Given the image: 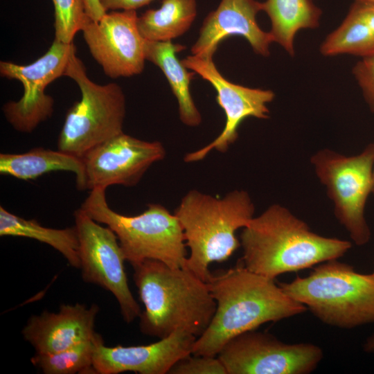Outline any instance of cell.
I'll list each match as a JSON object with an SVG mask.
<instances>
[{
  "label": "cell",
  "mask_w": 374,
  "mask_h": 374,
  "mask_svg": "<svg viewBox=\"0 0 374 374\" xmlns=\"http://www.w3.org/2000/svg\"><path fill=\"white\" fill-rule=\"evenodd\" d=\"M206 283L217 307L209 326L195 341V355L215 357L233 337L308 310L274 279L249 270L241 261L235 267L211 273Z\"/></svg>",
  "instance_id": "1"
},
{
  "label": "cell",
  "mask_w": 374,
  "mask_h": 374,
  "mask_svg": "<svg viewBox=\"0 0 374 374\" xmlns=\"http://www.w3.org/2000/svg\"><path fill=\"white\" fill-rule=\"evenodd\" d=\"M240 246L243 250L240 261L247 269L275 279L285 273L338 259L352 244L313 232L287 208L274 204L243 228Z\"/></svg>",
  "instance_id": "2"
},
{
  "label": "cell",
  "mask_w": 374,
  "mask_h": 374,
  "mask_svg": "<svg viewBox=\"0 0 374 374\" xmlns=\"http://www.w3.org/2000/svg\"><path fill=\"white\" fill-rule=\"evenodd\" d=\"M133 279L144 310L141 332L163 339L177 330L197 338L209 326L217 303L206 282L186 267H171L156 260L132 265Z\"/></svg>",
  "instance_id": "3"
},
{
  "label": "cell",
  "mask_w": 374,
  "mask_h": 374,
  "mask_svg": "<svg viewBox=\"0 0 374 374\" xmlns=\"http://www.w3.org/2000/svg\"><path fill=\"white\" fill-rule=\"evenodd\" d=\"M249 194L235 190L217 198L197 190L188 191L175 211L190 254L186 267L204 282L212 262L226 260L240 246L236 231L254 217Z\"/></svg>",
  "instance_id": "4"
},
{
  "label": "cell",
  "mask_w": 374,
  "mask_h": 374,
  "mask_svg": "<svg viewBox=\"0 0 374 374\" xmlns=\"http://www.w3.org/2000/svg\"><path fill=\"white\" fill-rule=\"evenodd\" d=\"M278 285L327 325L350 329L374 323L373 273H359L334 259L316 265L305 277Z\"/></svg>",
  "instance_id": "5"
},
{
  "label": "cell",
  "mask_w": 374,
  "mask_h": 374,
  "mask_svg": "<svg viewBox=\"0 0 374 374\" xmlns=\"http://www.w3.org/2000/svg\"><path fill=\"white\" fill-rule=\"evenodd\" d=\"M105 190H91L80 208L115 233L126 261L132 266L150 259L171 267H186L185 236L175 213L159 204H150L139 215H125L109 207Z\"/></svg>",
  "instance_id": "6"
},
{
  "label": "cell",
  "mask_w": 374,
  "mask_h": 374,
  "mask_svg": "<svg viewBox=\"0 0 374 374\" xmlns=\"http://www.w3.org/2000/svg\"><path fill=\"white\" fill-rule=\"evenodd\" d=\"M64 75L76 82L81 99L66 114L57 150L82 157L93 147L123 132L125 96L116 83L99 84L90 80L75 52Z\"/></svg>",
  "instance_id": "7"
},
{
  "label": "cell",
  "mask_w": 374,
  "mask_h": 374,
  "mask_svg": "<svg viewBox=\"0 0 374 374\" xmlns=\"http://www.w3.org/2000/svg\"><path fill=\"white\" fill-rule=\"evenodd\" d=\"M310 163L334 206L338 222L357 246L367 244L371 232L365 207L372 193L374 142L359 154L346 156L329 148L317 151Z\"/></svg>",
  "instance_id": "8"
},
{
  "label": "cell",
  "mask_w": 374,
  "mask_h": 374,
  "mask_svg": "<svg viewBox=\"0 0 374 374\" xmlns=\"http://www.w3.org/2000/svg\"><path fill=\"white\" fill-rule=\"evenodd\" d=\"M74 220L83 280L111 292L118 303L124 321L132 323L142 311L128 285L124 267L126 260L116 235L81 208L75 211Z\"/></svg>",
  "instance_id": "9"
},
{
  "label": "cell",
  "mask_w": 374,
  "mask_h": 374,
  "mask_svg": "<svg viewBox=\"0 0 374 374\" xmlns=\"http://www.w3.org/2000/svg\"><path fill=\"white\" fill-rule=\"evenodd\" d=\"M323 357L315 344L285 343L256 330L233 337L217 354L227 374H309Z\"/></svg>",
  "instance_id": "10"
},
{
  "label": "cell",
  "mask_w": 374,
  "mask_h": 374,
  "mask_svg": "<svg viewBox=\"0 0 374 374\" xmlns=\"http://www.w3.org/2000/svg\"><path fill=\"white\" fill-rule=\"evenodd\" d=\"M75 52L73 43L66 44L55 39L48 50L28 65L0 62V74L19 81L24 87L18 101H10L3 106L7 121L20 132L30 133L53 112L54 100L45 93L53 81L65 75L70 58Z\"/></svg>",
  "instance_id": "11"
},
{
  "label": "cell",
  "mask_w": 374,
  "mask_h": 374,
  "mask_svg": "<svg viewBox=\"0 0 374 374\" xmlns=\"http://www.w3.org/2000/svg\"><path fill=\"white\" fill-rule=\"evenodd\" d=\"M213 56L190 55L181 60L188 69L209 82L217 92L216 100L226 116L225 125L221 133L210 143L188 153L187 163L204 159L212 150L225 152L238 137V127L248 117L267 119L269 110L267 104L275 98L269 89L250 88L233 83L226 79L217 69Z\"/></svg>",
  "instance_id": "12"
},
{
  "label": "cell",
  "mask_w": 374,
  "mask_h": 374,
  "mask_svg": "<svg viewBox=\"0 0 374 374\" xmlns=\"http://www.w3.org/2000/svg\"><path fill=\"white\" fill-rule=\"evenodd\" d=\"M165 156L166 150L159 141H146L123 132L80 157L84 177L80 190H106L112 185L134 186L152 164Z\"/></svg>",
  "instance_id": "13"
},
{
  "label": "cell",
  "mask_w": 374,
  "mask_h": 374,
  "mask_svg": "<svg viewBox=\"0 0 374 374\" xmlns=\"http://www.w3.org/2000/svg\"><path fill=\"white\" fill-rule=\"evenodd\" d=\"M136 10L106 13L99 21L89 19L81 31L93 59L111 78L143 72L145 39L137 25Z\"/></svg>",
  "instance_id": "14"
},
{
  "label": "cell",
  "mask_w": 374,
  "mask_h": 374,
  "mask_svg": "<svg viewBox=\"0 0 374 374\" xmlns=\"http://www.w3.org/2000/svg\"><path fill=\"white\" fill-rule=\"evenodd\" d=\"M196 339L184 330L143 346L108 347L102 339L94 350L93 368L96 374H166L176 362L192 354Z\"/></svg>",
  "instance_id": "15"
},
{
  "label": "cell",
  "mask_w": 374,
  "mask_h": 374,
  "mask_svg": "<svg viewBox=\"0 0 374 374\" xmlns=\"http://www.w3.org/2000/svg\"><path fill=\"white\" fill-rule=\"evenodd\" d=\"M260 11L262 2L256 0H221L204 19L199 37L191 47L192 55L213 56L224 39L240 36L247 40L255 53L268 57L274 41L270 33L262 30L257 23Z\"/></svg>",
  "instance_id": "16"
},
{
  "label": "cell",
  "mask_w": 374,
  "mask_h": 374,
  "mask_svg": "<svg viewBox=\"0 0 374 374\" xmlns=\"http://www.w3.org/2000/svg\"><path fill=\"white\" fill-rule=\"evenodd\" d=\"M99 307L92 304H62L58 312L47 310L31 316L21 334L35 353H56L80 343L93 339Z\"/></svg>",
  "instance_id": "17"
},
{
  "label": "cell",
  "mask_w": 374,
  "mask_h": 374,
  "mask_svg": "<svg viewBox=\"0 0 374 374\" xmlns=\"http://www.w3.org/2000/svg\"><path fill=\"white\" fill-rule=\"evenodd\" d=\"M185 48V46L173 44L172 41H144L145 60L157 66L165 75L177 100L181 121L187 126L196 127L201 123L202 116L190 91V84L195 73L188 71L177 56Z\"/></svg>",
  "instance_id": "18"
},
{
  "label": "cell",
  "mask_w": 374,
  "mask_h": 374,
  "mask_svg": "<svg viewBox=\"0 0 374 374\" xmlns=\"http://www.w3.org/2000/svg\"><path fill=\"white\" fill-rule=\"evenodd\" d=\"M68 171L75 175L80 190L84 177L80 157L44 148H34L24 153H1L0 173L21 180H31L51 172Z\"/></svg>",
  "instance_id": "19"
},
{
  "label": "cell",
  "mask_w": 374,
  "mask_h": 374,
  "mask_svg": "<svg viewBox=\"0 0 374 374\" xmlns=\"http://www.w3.org/2000/svg\"><path fill=\"white\" fill-rule=\"evenodd\" d=\"M262 11L271 21L269 31L274 42L278 43L292 57L295 55L294 39L302 29L319 26L322 11L312 0H266Z\"/></svg>",
  "instance_id": "20"
},
{
  "label": "cell",
  "mask_w": 374,
  "mask_h": 374,
  "mask_svg": "<svg viewBox=\"0 0 374 374\" xmlns=\"http://www.w3.org/2000/svg\"><path fill=\"white\" fill-rule=\"evenodd\" d=\"M0 236L27 238L37 240L60 252L70 266L80 269L79 241L74 226L46 227L35 220L17 216L0 206Z\"/></svg>",
  "instance_id": "21"
},
{
  "label": "cell",
  "mask_w": 374,
  "mask_h": 374,
  "mask_svg": "<svg viewBox=\"0 0 374 374\" xmlns=\"http://www.w3.org/2000/svg\"><path fill=\"white\" fill-rule=\"evenodd\" d=\"M196 15L195 0H163L159 8L148 10L139 17L137 25L145 39L172 41L189 30Z\"/></svg>",
  "instance_id": "22"
},
{
  "label": "cell",
  "mask_w": 374,
  "mask_h": 374,
  "mask_svg": "<svg viewBox=\"0 0 374 374\" xmlns=\"http://www.w3.org/2000/svg\"><path fill=\"white\" fill-rule=\"evenodd\" d=\"M326 57L348 54L362 58L374 55V33L351 6L341 24L320 45Z\"/></svg>",
  "instance_id": "23"
},
{
  "label": "cell",
  "mask_w": 374,
  "mask_h": 374,
  "mask_svg": "<svg viewBox=\"0 0 374 374\" xmlns=\"http://www.w3.org/2000/svg\"><path fill=\"white\" fill-rule=\"evenodd\" d=\"M102 339L98 334L93 339L56 353H35L30 362L44 374H96L93 357L96 344Z\"/></svg>",
  "instance_id": "24"
},
{
  "label": "cell",
  "mask_w": 374,
  "mask_h": 374,
  "mask_svg": "<svg viewBox=\"0 0 374 374\" xmlns=\"http://www.w3.org/2000/svg\"><path fill=\"white\" fill-rule=\"evenodd\" d=\"M54 6L55 39L66 44L73 43L74 36L89 19L82 0H53Z\"/></svg>",
  "instance_id": "25"
},
{
  "label": "cell",
  "mask_w": 374,
  "mask_h": 374,
  "mask_svg": "<svg viewBox=\"0 0 374 374\" xmlns=\"http://www.w3.org/2000/svg\"><path fill=\"white\" fill-rule=\"evenodd\" d=\"M168 373L227 374V372L218 357L191 354L176 362Z\"/></svg>",
  "instance_id": "26"
},
{
  "label": "cell",
  "mask_w": 374,
  "mask_h": 374,
  "mask_svg": "<svg viewBox=\"0 0 374 374\" xmlns=\"http://www.w3.org/2000/svg\"><path fill=\"white\" fill-rule=\"evenodd\" d=\"M353 74L366 103L374 113V55L358 61L353 68Z\"/></svg>",
  "instance_id": "27"
},
{
  "label": "cell",
  "mask_w": 374,
  "mask_h": 374,
  "mask_svg": "<svg viewBox=\"0 0 374 374\" xmlns=\"http://www.w3.org/2000/svg\"><path fill=\"white\" fill-rule=\"evenodd\" d=\"M154 0H100L107 12L109 10H136Z\"/></svg>",
  "instance_id": "28"
},
{
  "label": "cell",
  "mask_w": 374,
  "mask_h": 374,
  "mask_svg": "<svg viewBox=\"0 0 374 374\" xmlns=\"http://www.w3.org/2000/svg\"><path fill=\"white\" fill-rule=\"evenodd\" d=\"M351 6L357 10L374 33V4L355 0Z\"/></svg>",
  "instance_id": "29"
},
{
  "label": "cell",
  "mask_w": 374,
  "mask_h": 374,
  "mask_svg": "<svg viewBox=\"0 0 374 374\" xmlns=\"http://www.w3.org/2000/svg\"><path fill=\"white\" fill-rule=\"evenodd\" d=\"M87 16L93 21H99L107 13L100 0H82Z\"/></svg>",
  "instance_id": "30"
},
{
  "label": "cell",
  "mask_w": 374,
  "mask_h": 374,
  "mask_svg": "<svg viewBox=\"0 0 374 374\" xmlns=\"http://www.w3.org/2000/svg\"><path fill=\"white\" fill-rule=\"evenodd\" d=\"M363 349L366 353H374V332L366 338L363 344Z\"/></svg>",
  "instance_id": "31"
},
{
  "label": "cell",
  "mask_w": 374,
  "mask_h": 374,
  "mask_svg": "<svg viewBox=\"0 0 374 374\" xmlns=\"http://www.w3.org/2000/svg\"><path fill=\"white\" fill-rule=\"evenodd\" d=\"M372 194L374 195V168H373V170Z\"/></svg>",
  "instance_id": "32"
},
{
  "label": "cell",
  "mask_w": 374,
  "mask_h": 374,
  "mask_svg": "<svg viewBox=\"0 0 374 374\" xmlns=\"http://www.w3.org/2000/svg\"><path fill=\"white\" fill-rule=\"evenodd\" d=\"M355 1H364V2H368L374 4V0H355Z\"/></svg>",
  "instance_id": "33"
},
{
  "label": "cell",
  "mask_w": 374,
  "mask_h": 374,
  "mask_svg": "<svg viewBox=\"0 0 374 374\" xmlns=\"http://www.w3.org/2000/svg\"><path fill=\"white\" fill-rule=\"evenodd\" d=\"M373 274L374 275V271H373Z\"/></svg>",
  "instance_id": "34"
}]
</instances>
